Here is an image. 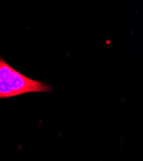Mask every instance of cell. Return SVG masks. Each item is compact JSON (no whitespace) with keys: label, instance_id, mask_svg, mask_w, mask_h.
<instances>
[{"label":"cell","instance_id":"cell-1","mask_svg":"<svg viewBox=\"0 0 143 161\" xmlns=\"http://www.w3.org/2000/svg\"><path fill=\"white\" fill-rule=\"evenodd\" d=\"M51 86L32 79L13 69L0 55V99L32 92H48Z\"/></svg>","mask_w":143,"mask_h":161}]
</instances>
